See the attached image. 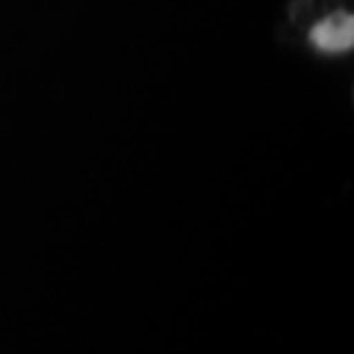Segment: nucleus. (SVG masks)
Masks as SVG:
<instances>
[{
  "instance_id": "f257e3e1",
  "label": "nucleus",
  "mask_w": 354,
  "mask_h": 354,
  "mask_svg": "<svg viewBox=\"0 0 354 354\" xmlns=\"http://www.w3.org/2000/svg\"><path fill=\"white\" fill-rule=\"evenodd\" d=\"M310 41L325 53L351 50V44H354V18H351V12H334L325 21H319V24L310 30Z\"/></svg>"
}]
</instances>
